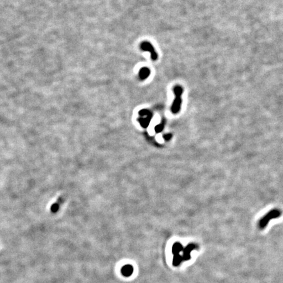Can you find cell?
Wrapping results in <instances>:
<instances>
[{"mask_svg":"<svg viewBox=\"0 0 283 283\" xmlns=\"http://www.w3.org/2000/svg\"><path fill=\"white\" fill-rule=\"evenodd\" d=\"M174 92L175 94V100H174V102L172 106V112L174 113H177L179 112L181 108L182 104V99L181 96L183 92V89L180 86H176L174 88Z\"/></svg>","mask_w":283,"mask_h":283,"instance_id":"obj_1","label":"cell"},{"mask_svg":"<svg viewBox=\"0 0 283 283\" xmlns=\"http://www.w3.org/2000/svg\"><path fill=\"white\" fill-rule=\"evenodd\" d=\"M140 47H141V49H142L143 51L150 52L151 57L153 61H156L157 58H158V54H157V53L155 52L153 45H152L150 42L145 41L142 43L140 45Z\"/></svg>","mask_w":283,"mask_h":283,"instance_id":"obj_2","label":"cell"},{"mask_svg":"<svg viewBox=\"0 0 283 283\" xmlns=\"http://www.w3.org/2000/svg\"><path fill=\"white\" fill-rule=\"evenodd\" d=\"M199 248V247L195 244L191 243L188 244L187 247H185L183 250V254H182V257L184 262H186V261H188L190 259H191V252L192 250L197 249Z\"/></svg>","mask_w":283,"mask_h":283,"instance_id":"obj_3","label":"cell"},{"mask_svg":"<svg viewBox=\"0 0 283 283\" xmlns=\"http://www.w3.org/2000/svg\"><path fill=\"white\" fill-rule=\"evenodd\" d=\"M134 271V268L131 265H124L123 267V268L121 269V273L123 276L125 277H130L131 276L133 273Z\"/></svg>","mask_w":283,"mask_h":283,"instance_id":"obj_4","label":"cell"},{"mask_svg":"<svg viewBox=\"0 0 283 283\" xmlns=\"http://www.w3.org/2000/svg\"><path fill=\"white\" fill-rule=\"evenodd\" d=\"M184 248L183 247V246L182 245V244H181V243H175V244H173V246H172V252L173 255L180 254V253L181 252L183 251Z\"/></svg>","mask_w":283,"mask_h":283,"instance_id":"obj_5","label":"cell"},{"mask_svg":"<svg viewBox=\"0 0 283 283\" xmlns=\"http://www.w3.org/2000/svg\"><path fill=\"white\" fill-rule=\"evenodd\" d=\"M184 262L182 255L177 254L174 255V257L172 259V265L175 267H178L180 265Z\"/></svg>","mask_w":283,"mask_h":283,"instance_id":"obj_6","label":"cell"},{"mask_svg":"<svg viewBox=\"0 0 283 283\" xmlns=\"http://www.w3.org/2000/svg\"><path fill=\"white\" fill-rule=\"evenodd\" d=\"M150 75V71L148 69H146V68H144L142 70V72H141V74H140V77L142 78H146L147 77H148V75Z\"/></svg>","mask_w":283,"mask_h":283,"instance_id":"obj_7","label":"cell"}]
</instances>
